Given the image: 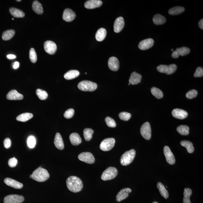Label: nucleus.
<instances>
[{
	"mask_svg": "<svg viewBox=\"0 0 203 203\" xmlns=\"http://www.w3.org/2000/svg\"><path fill=\"white\" fill-rule=\"evenodd\" d=\"M76 14L73 10L70 9H65L63 12V20L67 22H70L75 19Z\"/></svg>",
	"mask_w": 203,
	"mask_h": 203,
	"instance_id": "4468645a",
	"label": "nucleus"
},
{
	"mask_svg": "<svg viewBox=\"0 0 203 203\" xmlns=\"http://www.w3.org/2000/svg\"><path fill=\"white\" fill-rule=\"evenodd\" d=\"M7 57L9 59H14L16 58V56L15 55H12V54H9L7 55Z\"/></svg>",
	"mask_w": 203,
	"mask_h": 203,
	"instance_id": "603ef678",
	"label": "nucleus"
},
{
	"mask_svg": "<svg viewBox=\"0 0 203 203\" xmlns=\"http://www.w3.org/2000/svg\"><path fill=\"white\" fill-rule=\"evenodd\" d=\"M131 117V114L126 112H121L119 114V117L121 120L128 121Z\"/></svg>",
	"mask_w": 203,
	"mask_h": 203,
	"instance_id": "37998d69",
	"label": "nucleus"
},
{
	"mask_svg": "<svg viewBox=\"0 0 203 203\" xmlns=\"http://www.w3.org/2000/svg\"><path fill=\"white\" fill-rule=\"evenodd\" d=\"M153 21L155 24L161 25L166 23V19L164 16L160 14H157L153 16Z\"/></svg>",
	"mask_w": 203,
	"mask_h": 203,
	"instance_id": "cd10ccee",
	"label": "nucleus"
},
{
	"mask_svg": "<svg viewBox=\"0 0 203 203\" xmlns=\"http://www.w3.org/2000/svg\"><path fill=\"white\" fill-rule=\"evenodd\" d=\"M17 163L18 161L17 159L15 157H13L9 159L8 164L10 167L13 168L15 167L16 165H17Z\"/></svg>",
	"mask_w": 203,
	"mask_h": 203,
	"instance_id": "de8ad7c7",
	"label": "nucleus"
},
{
	"mask_svg": "<svg viewBox=\"0 0 203 203\" xmlns=\"http://www.w3.org/2000/svg\"><path fill=\"white\" fill-rule=\"evenodd\" d=\"M141 135L144 139L149 140L151 137V129L149 123L146 122L141 126L140 129Z\"/></svg>",
	"mask_w": 203,
	"mask_h": 203,
	"instance_id": "6e6552de",
	"label": "nucleus"
},
{
	"mask_svg": "<svg viewBox=\"0 0 203 203\" xmlns=\"http://www.w3.org/2000/svg\"><path fill=\"white\" fill-rule=\"evenodd\" d=\"M132 190L130 188H126L121 190L116 196V201L120 202L126 199L129 196V193H131Z\"/></svg>",
	"mask_w": 203,
	"mask_h": 203,
	"instance_id": "6ab92c4d",
	"label": "nucleus"
},
{
	"mask_svg": "<svg viewBox=\"0 0 203 203\" xmlns=\"http://www.w3.org/2000/svg\"><path fill=\"white\" fill-rule=\"evenodd\" d=\"M44 49L47 53L53 55L55 53L57 50V45L51 41H47L44 45Z\"/></svg>",
	"mask_w": 203,
	"mask_h": 203,
	"instance_id": "9b49d317",
	"label": "nucleus"
},
{
	"mask_svg": "<svg viewBox=\"0 0 203 203\" xmlns=\"http://www.w3.org/2000/svg\"><path fill=\"white\" fill-rule=\"evenodd\" d=\"M24 197L22 196L17 195H11L5 196L4 199V203H21L24 201Z\"/></svg>",
	"mask_w": 203,
	"mask_h": 203,
	"instance_id": "9d476101",
	"label": "nucleus"
},
{
	"mask_svg": "<svg viewBox=\"0 0 203 203\" xmlns=\"http://www.w3.org/2000/svg\"><path fill=\"white\" fill-rule=\"evenodd\" d=\"M102 4V2L99 0H90L86 2L84 6L87 9H93L98 8Z\"/></svg>",
	"mask_w": 203,
	"mask_h": 203,
	"instance_id": "412c9836",
	"label": "nucleus"
},
{
	"mask_svg": "<svg viewBox=\"0 0 203 203\" xmlns=\"http://www.w3.org/2000/svg\"><path fill=\"white\" fill-rule=\"evenodd\" d=\"M105 121H106L107 125L109 127L114 128H115L116 126V124L115 120L111 117H106L105 119Z\"/></svg>",
	"mask_w": 203,
	"mask_h": 203,
	"instance_id": "79ce46f5",
	"label": "nucleus"
},
{
	"mask_svg": "<svg viewBox=\"0 0 203 203\" xmlns=\"http://www.w3.org/2000/svg\"><path fill=\"white\" fill-rule=\"evenodd\" d=\"M173 49H172V50H172V51H173Z\"/></svg>",
	"mask_w": 203,
	"mask_h": 203,
	"instance_id": "bf43d9fd",
	"label": "nucleus"
},
{
	"mask_svg": "<svg viewBox=\"0 0 203 203\" xmlns=\"http://www.w3.org/2000/svg\"><path fill=\"white\" fill-rule=\"evenodd\" d=\"M3 144H4V146L5 148L9 149L11 146V140L10 139L7 138L5 139H4Z\"/></svg>",
	"mask_w": 203,
	"mask_h": 203,
	"instance_id": "8fccbe9b",
	"label": "nucleus"
},
{
	"mask_svg": "<svg viewBox=\"0 0 203 203\" xmlns=\"http://www.w3.org/2000/svg\"><path fill=\"white\" fill-rule=\"evenodd\" d=\"M117 174L118 170L117 168L110 167L107 168L103 172L101 178L103 181L110 180L115 178Z\"/></svg>",
	"mask_w": 203,
	"mask_h": 203,
	"instance_id": "39448f33",
	"label": "nucleus"
},
{
	"mask_svg": "<svg viewBox=\"0 0 203 203\" xmlns=\"http://www.w3.org/2000/svg\"><path fill=\"white\" fill-rule=\"evenodd\" d=\"M15 31L12 30H8L3 32L2 39L3 40L7 41L12 39L15 35Z\"/></svg>",
	"mask_w": 203,
	"mask_h": 203,
	"instance_id": "72a5a7b5",
	"label": "nucleus"
},
{
	"mask_svg": "<svg viewBox=\"0 0 203 203\" xmlns=\"http://www.w3.org/2000/svg\"><path fill=\"white\" fill-rule=\"evenodd\" d=\"M154 45V40L152 39H148L143 40L139 42V48L141 50H146L149 49Z\"/></svg>",
	"mask_w": 203,
	"mask_h": 203,
	"instance_id": "2eb2a0df",
	"label": "nucleus"
},
{
	"mask_svg": "<svg viewBox=\"0 0 203 203\" xmlns=\"http://www.w3.org/2000/svg\"><path fill=\"white\" fill-rule=\"evenodd\" d=\"M157 186L161 196L163 197L165 199H168L169 196L168 191L163 185L161 182H159L158 183Z\"/></svg>",
	"mask_w": 203,
	"mask_h": 203,
	"instance_id": "c756f323",
	"label": "nucleus"
},
{
	"mask_svg": "<svg viewBox=\"0 0 203 203\" xmlns=\"http://www.w3.org/2000/svg\"><path fill=\"white\" fill-rule=\"evenodd\" d=\"M79 72L77 70H70L64 75V78L67 80H71L78 77Z\"/></svg>",
	"mask_w": 203,
	"mask_h": 203,
	"instance_id": "bb28decb",
	"label": "nucleus"
},
{
	"mask_svg": "<svg viewBox=\"0 0 203 203\" xmlns=\"http://www.w3.org/2000/svg\"><path fill=\"white\" fill-rule=\"evenodd\" d=\"M141 79L142 76L140 74L136 72H133L130 76L129 83L130 84L136 85L141 82Z\"/></svg>",
	"mask_w": 203,
	"mask_h": 203,
	"instance_id": "5701e85b",
	"label": "nucleus"
},
{
	"mask_svg": "<svg viewBox=\"0 0 203 203\" xmlns=\"http://www.w3.org/2000/svg\"><path fill=\"white\" fill-rule=\"evenodd\" d=\"M106 31L104 28L99 29L96 33L95 37L97 41H101L104 40L106 35Z\"/></svg>",
	"mask_w": 203,
	"mask_h": 203,
	"instance_id": "a878e982",
	"label": "nucleus"
},
{
	"mask_svg": "<svg viewBox=\"0 0 203 203\" xmlns=\"http://www.w3.org/2000/svg\"><path fill=\"white\" fill-rule=\"evenodd\" d=\"M69 138L71 143L74 146L78 145L82 142V139L78 134L77 133L71 134Z\"/></svg>",
	"mask_w": 203,
	"mask_h": 203,
	"instance_id": "b1692460",
	"label": "nucleus"
},
{
	"mask_svg": "<svg viewBox=\"0 0 203 203\" xmlns=\"http://www.w3.org/2000/svg\"><path fill=\"white\" fill-rule=\"evenodd\" d=\"M158 203V202H153V203Z\"/></svg>",
	"mask_w": 203,
	"mask_h": 203,
	"instance_id": "4d7b16f0",
	"label": "nucleus"
},
{
	"mask_svg": "<svg viewBox=\"0 0 203 203\" xmlns=\"http://www.w3.org/2000/svg\"><path fill=\"white\" fill-rule=\"evenodd\" d=\"M32 179L39 182H43L50 178V175L48 172L44 168H38L33 172Z\"/></svg>",
	"mask_w": 203,
	"mask_h": 203,
	"instance_id": "f03ea898",
	"label": "nucleus"
},
{
	"mask_svg": "<svg viewBox=\"0 0 203 203\" xmlns=\"http://www.w3.org/2000/svg\"><path fill=\"white\" fill-rule=\"evenodd\" d=\"M151 93L157 98L160 99L163 97V93L158 88L153 87L151 89Z\"/></svg>",
	"mask_w": 203,
	"mask_h": 203,
	"instance_id": "58836bf2",
	"label": "nucleus"
},
{
	"mask_svg": "<svg viewBox=\"0 0 203 203\" xmlns=\"http://www.w3.org/2000/svg\"><path fill=\"white\" fill-rule=\"evenodd\" d=\"M66 184L68 189L73 193H78L82 190L83 185L82 181L78 177L70 176L66 180Z\"/></svg>",
	"mask_w": 203,
	"mask_h": 203,
	"instance_id": "f257e3e1",
	"label": "nucleus"
},
{
	"mask_svg": "<svg viewBox=\"0 0 203 203\" xmlns=\"http://www.w3.org/2000/svg\"><path fill=\"white\" fill-rule=\"evenodd\" d=\"M203 76V69L201 67H198L194 74V76L196 78L201 77Z\"/></svg>",
	"mask_w": 203,
	"mask_h": 203,
	"instance_id": "09e8293b",
	"label": "nucleus"
},
{
	"mask_svg": "<svg viewBox=\"0 0 203 203\" xmlns=\"http://www.w3.org/2000/svg\"><path fill=\"white\" fill-rule=\"evenodd\" d=\"M94 130L90 128H86L84 130V135L85 140L86 141H89L92 139Z\"/></svg>",
	"mask_w": 203,
	"mask_h": 203,
	"instance_id": "4c0bfd02",
	"label": "nucleus"
},
{
	"mask_svg": "<svg viewBox=\"0 0 203 203\" xmlns=\"http://www.w3.org/2000/svg\"><path fill=\"white\" fill-rule=\"evenodd\" d=\"M5 183L7 186L13 187L15 189H21L23 187V184L21 183L12 178L7 177L4 179Z\"/></svg>",
	"mask_w": 203,
	"mask_h": 203,
	"instance_id": "dca6fc26",
	"label": "nucleus"
},
{
	"mask_svg": "<svg viewBox=\"0 0 203 203\" xmlns=\"http://www.w3.org/2000/svg\"><path fill=\"white\" fill-rule=\"evenodd\" d=\"M33 117V115L31 113H24L16 117V120L19 121H22V122H26V121L30 120Z\"/></svg>",
	"mask_w": 203,
	"mask_h": 203,
	"instance_id": "7c9ffc66",
	"label": "nucleus"
},
{
	"mask_svg": "<svg viewBox=\"0 0 203 203\" xmlns=\"http://www.w3.org/2000/svg\"><path fill=\"white\" fill-rule=\"evenodd\" d=\"M80 90L84 92H93L97 87L96 83L88 81H83L80 82L78 86Z\"/></svg>",
	"mask_w": 203,
	"mask_h": 203,
	"instance_id": "20e7f679",
	"label": "nucleus"
},
{
	"mask_svg": "<svg viewBox=\"0 0 203 203\" xmlns=\"http://www.w3.org/2000/svg\"><path fill=\"white\" fill-rule=\"evenodd\" d=\"M108 66L111 70L113 71H117L119 70L120 66L119 60L115 57H110L108 60Z\"/></svg>",
	"mask_w": 203,
	"mask_h": 203,
	"instance_id": "a211bd4d",
	"label": "nucleus"
},
{
	"mask_svg": "<svg viewBox=\"0 0 203 203\" xmlns=\"http://www.w3.org/2000/svg\"><path fill=\"white\" fill-rule=\"evenodd\" d=\"M125 21L124 18L119 17L115 20L114 25V30L116 33H119L124 28Z\"/></svg>",
	"mask_w": 203,
	"mask_h": 203,
	"instance_id": "ddd939ff",
	"label": "nucleus"
},
{
	"mask_svg": "<svg viewBox=\"0 0 203 203\" xmlns=\"http://www.w3.org/2000/svg\"><path fill=\"white\" fill-rule=\"evenodd\" d=\"M30 59L32 63H35L37 61V54L36 53L35 49L33 48L31 49L30 50Z\"/></svg>",
	"mask_w": 203,
	"mask_h": 203,
	"instance_id": "a19ab883",
	"label": "nucleus"
},
{
	"mask_svg": "<svg viewBox=\"0 0 203 203\" xmlns=\"http://www.w3.org/2000/svg\"><path fill=\"white\" fill-rule=\"evenodd\" d=\"M130 83H129V84H128V85H130Z\"/></svg>",
	"mask_w": 203,
	"mask_h": 203,
	"instance_id": "13d9d810",
	"label": "nucleus"
},
{
	"mask_svg": "<svg viewBox=\"0 0 203 203\" xmlns=\"http://www.w3.org/2000/svg\"><path fill=\"white\" fill-rule=\"evenodd\" d=\"M181 144L186 149L188 153H192L194 151V148L193 144L190 141L187 140L182 141L181 142Z\"/></svg>",
	"mask_w": 203,
	"mask_h": 203,
	"instance_id": "473e14b6",
	"label": "nucleus"
},
{
	"mask_svg": "<svg viewBox=\"0 0 203 203\" xmlns=\"http://www.w3.org/2000/svg\"><path fill=\"white\" fill-rule=\"evenodd\" d=\"M32 8L34 11L36 13L42 14L43 12V10L42 5L39 1H35L32 3Z\"/></svg>",
	"mask_w": 203,
	"mask_h": 203,
	"instance_id": "393cba45",
	"label": "nucleus"
},
{
	"mask_svg": "<svg viewBox=\"0 0 203 203\" xmlns=\"http://www.w3.org/2000/svg\"><path fill=\"white\" fill-rule=\"evenodd\" d=\"M7 99L10 100H21L23 98V96L18 93L15 90L11 91L7 95Z\"/></svg>",
	"mask_w": 203,
	"mask_h": 203,
	"instance_id": "aec40b11",
	"label": "nucleus"
},
{
	"mask_svg": "<svg viewBox=\"0 0 203 203\" xmlns=\"http://www.w3.org/2000/svg\"><path fill=\"white\" fill-rule=\"evenodd\" d=\"M54 144L58 149L62 150L64 149V145L61 136L59 133L56 134L54 141Z\"/></svg>",
	"mask_w": 203,
	"mask_h": 203,
	"instance_id": "4be33fe9",
	"label": "nucleus"
},
{
	"mask_svg": "<svg viewBox=\"0 0 203 203\" xmlns=\"http://www.w3.org/2000/svg\"><path fill=\"white\" fill-rule=\"evenodd\" d=\"M36 93L37 97L41 100H45L48 97V94L47 92L40 89H38L36 90Z\"/></svg>",
	"mask_w": 203,
	"mask_h": 203,
	"instance_id": "ea45409f",
	"label": "nucleus"
},
{
	"mask_svg": "<svg viewBox=\"0 0 203 203\" xmlns=\"http://www.w3.org/2000/svg\"><path fill=\"white\" fill-rule=\"evenodd\" d=\"M198 92L195 90H190L186 94V97L188 99H192L197 97Z\"/></svg>",
	"mask_w": 203,
	"mask_h": 203,
	"instance_id": "a18cd8bd",
	"label": "nucleus"
},
{
	"mask_svg": "<svg viewBox=\"0 0 203 203\" xmlns=\"http://www.w3.org/2000/svg\"><path fill=\"white\" fill-rule=\"evenodd\" d=\"M172 115L175 118L184 119L188 116V113L184 110L176 108L172 111Z\"/></svg>",
	"mask_w": 203,
	"mask_h": 203,
	"instance_id": "f3484780",
	"label": "nucleus"
},
{
	"mask_svg": "<svg viewBox=\"0 0 203 203\" xmlns=\"http://www.w3.org/2000/svg\"><path fill=\"white\" fill-rule=\"evenodd\" d=\"M27 144L29 148H33L36 144V139L33 136H30L27 140Z\"/></svg>",
	"mask_w": 203,
	"mask_h": 203,
	"instance_id": "c03bdc74",
	"label": "nucleus"
},
{
	"mask_svg": "<svg viewBox=\"0 0 203 203\" xmlns=\"http://www.w3.org/2000/svg\"><path fill=\"white\" fill-rule=\"evenodd\" d=\"M175 51L179 57V56H186L189 54L190 52V49L186 47H182L181 48H177Z\"/></svg>",
	"mask_w": 203,
	"mask_h": 203,
	"instance_id": "e433bc0d",
	"label": "nucleus"
},
{
	"mask_svg": "<svg viewBox=\"0 0 203 203\" xmlns=\"http://www.w3.org/2000/svg\"><path fill=\"white\" fill-rule=\"evenodd\" d=\"M199 26L200 28L203 30V19H202L199 22Z\"/></svg>",
	"mask_w": 203,
	"mask_h": 203,
	"instance_id": "864d4df0",
	"label": "nucleus"
},
{
	"mask_svg": "<svg viewBox=\"0 0 203 203\" xmlns=\"http://www.w3.org/2000/svg\"><path fill=\"white\" fill-rule=\"evenodd\" d=\"M164 153L166 157L167 161L168 164L173 165L175 163V159L174 155L172 153L171 150L168 146H165L164 148Z\"/></svg>",
	"mask_w": 203,
	"mask_h": 203,
	"instance_id": "f8f14e48",
	"label": "nucleus"
},
{
	"mask_svg": "<svg viewBox=\"0 0 203 203\" xmlns=\"http://www.w3.org/2000/svg\"><path fill=\"white\" fill-rule=\"evenodd\" d=\"M30 178H32V175H30Z\"/></svg>",
	"mask_w": 203,
	"mask_h": 203,
	"instance_id": "5fc2aeb1",
	"label": "nucleus"
},
{
	"mask_svg": "<svg viewBox=\"0 0 203 203\" xmlns=\"http://www.w3.org/2000/svg\"><path fill=\"white\" fill-rule=\"evenodd\" d=\"M192 193V190L190 188H185L184 192L183 203H191L190 200V197Z\"/></svg>",
	"mask_w": 203,
	"mask_h": 203,
	"instance_id": "f704fd0d",
	"label": "nucleus"
},
{
	"mask_svg": "<svg viewBox=\"0 0 203 203\" xmlns=\"http://www.w3.org/2000/svg\"><path fill=\"white\" fill-rule=\"evenodd\" d=\"M177 130L181 135H187L189 134V128L187 126L182 125L179 126L177 128Z\"/></svg>",
	"mask_w": 203,
	"mask_h": 203,
	"instance_id": "c9c22d12",
	"label": "nucleus"
},
{
	"mask_svg": "<svg viewBox=\"0 0 203 203\" xmlns=\"http://www.w3.org/2000/svg\"><path fill=\"white\" fill-rule=\"evenodd\" d=\"M75 113V111L72 108L69 109L66 111L64 113V117L67 119L71 118L73 117Z\"/></svg>",
	"mask_w": 203,
	"mask_h": 203,
	"instance_id": "49530a36",
	"label": "nucleus"
},
{
	"mask_svg": "<svg viewBox=\"0 0 203 203\" xmlns=\"http://www.w3.org/2000/svg\"><path fill=\"white\" fill-rule=\"evenodd\" d=\"M177 65L175 64L169 65H160L157 67V70L160 73L170 75L175 73L177 70Z\"/></svg>",
	"mask_w": 203,
	"mask_h": 203,
	"instance_id": "423d86ee",
	"label": "nucleus"
},
{
	"mask_svg": "<svg viewBox=\"0 0 203 203\" xmlns=\"http://www.w3.org/2000/svg\"><path fill=\"white\" fill-rule=\"evenodd\" d=\"M78 158L80 160L87 164H92L95 162V157L90 152H82L79 155Z\"/></svg>",
	"mask_w": 203,
	"mask_h": 203,
	"instance_id": "1a4fd4ad",
	"label": "nucleus"
},
{
	"mask_svg": "<svg viewBox=\"0 0 203 203\" xmlns=\"http://www.w3.org/2000/svg\"><path fill=\"white\" fill-rule=\"evenodd\" d=\"M115 144V139L113 138H107L102 141L100 148L104 151H108L112 149Z\"/></svg>",
	"mask_w": 203,
	"mask_h": 203,
	"instance_id": "0eeeda50",
	"label": "nucleus"
},
{
	"mask_svg": "<svg viewBox=\"0 0 203 203\" xmlns=\"http://www.w3.org/2000/svg\"><path fill=\"white\" fill-rule=\"evenodd\" d=\"M11 14L16 18H23L24 17L25 14L22 11L15 8H11L10 9Z\"/></svg>",
	"mask_w": 203,
	"mask_h": 203,
	"instance_id": "c85d7f7f",
	"label": "nucleus"
},
{
	"mask_svg": "<svg viewBox=\"0 0 203 203\" xmlns=\"http://www.w3.org/2000/svg\"><path fill=\"white\" fill-rule=\"evenodd\" d=\"M185 8L181 7H173L168 10V13L172 15H177L184 12Z\"/></svg>",
	"mask_w": 203,
	"mask_h": 203,
	"instance_id": "2f4dec72",
	"label": "nucleus"
},
{
	"mask_svg": "<svg viewBox=\"0 0 203 203\" xmlns=\"http://www.w3.org/2000/svg\"><path fill=\"white\" fill-rule=\"evenodd\" d=\"M17 1V2H21V0H17V1Z\"/></svg>",
	"mask_w": 203,
	"mask_h": 203,
	"instance_id": "6e6d98bb",
	"label": "nucleus"
},
{
	"mask_svg": "<svg viewBox=\"0 0 203 203\" xmlns=\"http://www.w3.org/2000/svg\"><path fill=\"white\" fill-rule=\"evenodd\" d=\"M19 63L17 61H16L15 63H14L13 68L14 69H17L19 68Z\"/></svg>",
	"mask_w": 203,
	"mask_h": 203,
	"instance_id": "3c124183",
	"label": "nucleus"
},
{
	"mask_svg": "<svg viewBox=\"0 0 203 203\" xmlns=\"http://www.w3.org/2000/svg\"><path fill=\"white\" fill-rule=\"evenodd\" d=\"M135 154L136 152L134 149L125 152L121 157V164L124 166L128 165L133 162L135 158Z\"/></svg>",
	"mask_w": 203,
	"mask_h": 203,
	"instance_id": "7ed1b4c3",
	"label": "nucleus"
},
{
	"mask_svg": "<svg viewBox=\"0 0 203 203\" xmlns=\"http://www.w3.org/2000/svg\"><path fill=\"white\" fill-rule=\"evenodd\" d=\"M12 20H14V19H13V18H12Z\"/></svg>",
	"mask_w": 203,
	"mask_h": 203,
	"instance_id": "052dcab7",
	"label": "nucleus"
}]
</instances>
